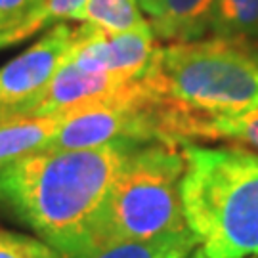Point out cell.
<instances>
[{"instance_id":"obj_6","label":"cell","mask_w":258,"mask_h":258,"mask_svg":"<svg viewBox=\"0 0 258 258\" xmlns=\"http://www.w3.org/2000/svg\"><path fill=\"white\" fill-rule=\"evenodd\" d=\"M75 40V27L57 23L33 46L0 67V120L29 117Z\"/></svg>"},{"instance_id":"obj_18","label":"cell","mask_w":258,"mask_h":258,"mask_svg":"<svg viewBox=\"0 0 258 258\" xmlns=\"http://www.w3.org/2000/svg\"><path fill=\"white\" fill-rule=\"evenodd\" d=\"M142 12H146L149 18H155L157 14L161 12V6H163V0H138Z\"/></svg>"},{"instance_id":"obj_7","label":"cell","mask_w":258,"mask_h":258,"mask_svg":"<svg viewBox=\"0 0 258 258\" xmlns=\"http://www.w3.org/2000/svg\"><path fill=\"white\" fill-rule=\"evenodd\" d=\"M155 48L151 23L128 33H107L90 23H81L75 27V40L65 61L84 73L138 77L148 69Z\"/></svg>"},{"instance_id":"obj_2","label":"cell","mask_w":258,"mask_h":258,"mask_svg":"<svg viewBox=\"0 0 258 258\" xmlns=\"http://www.w3.org/2000/svg\"><path fill=\"white\" fill-rule=\"evenodd\" d=\"M144 81L185 119L233 117L258 109V40L205 37L157 46Z\"/></svg>"},{"instance_id":"obj_19","label":"cell","mask_w":258,"mask_h":258,"mask_svg":"<svg viewBox=\"0 0 258 258\" xmlns=\"http://www.w3.org/2000/svg\"><path fill=\"white\" fill-rule=\"evenodd\" d=\"M194 258H211V256H207V254H205L203 250H201V249H197V250H195V252H194ZM252 258H258V256H252Z\"/></svg>"},{"instance_id":"obj_10","label":"cell","mask_w":258,"mask_h":258,"mask_svg":"<svg viewBox=\"0 0 258 258\" xmlns=\"http://www.w3.org/2000/svg\"><path fill=\"white\" fill-rule=\"evenodd\" d=\"M59 119L61 113L0 120V170L23 157L44 151L54 138Z\"/></svg>"},{"instance_id":"obj_11","label":"cell","mask_w":258,"mask_h":258,"mask_svg":"<svg viewBox=\"0 0 258 258\" xmlns=\"http://www.w3.org/2000/svg\"><path fill=\"white\" fill-rule=\"evenodd\" d=\"M199 247L189 228L138 241H117L69 258H187Z\"/></svg>"},{"instance_id":"obj_3","label":"cell","mask_w":258,"mask_h":258,"mask_svg":"<svg viewBox=\"0 0 258 258\" xmlns=\"http://www.w3.org/2000/svg\"><path fill=\"white\" fill-rule=\"evenodd\" d=\"M182 207L211 258L258 256V153L239 146H182Z\"/></svg>"},{"instance_id":"obj_4","label":"cell","mask_w":258,"mask_h":258,"mask_svg":"<svg viewBox=\"0 0 258 258\" xmlns=\"http://www.w3.org/2000/svg\"><path fill=\"white\" fill-rule=\"evenodd\" d=\"M184 170L182 146L166 142L136 144L111 185L86 250L185 230Z\"/></svg>"},{"instance_id":"obj_5","label":"cell","mask_w":258,"mask_h":258,"mask_svg":"<svg viewBox=\"0 0 258 258\" xmlns=\"http://www.w3.org/2000/svg\"><path fill=\"white\" fill-rule=\"evenodd\" d=\"M148 142L180 146V117L138 75L102 100L63 111L46 149H94Z\"/></svg>"},{"instance_id":"obj_9","label":"cell","mask_w":258,"mask_h":258,"mask_svg":"<svg viewBox=\"0 0 258 258\" xmlns=\"http://www.w3.org/2000/svg\"><path fill=\"white\" fill-rule=\"evenodd\" d=\"M214 0H163L161 12L151 18L153 35L165 42H191L209 35Z\"/></svg>"},{"instance_id":"obj_13","label":"cell","mask_w":258,"mask_h":258,"mask_svg":"<svg viewBox=\"0 0 258 258\" xmlns=\"http://www.w3.org/2000/svg\"><path fill=\"white\" fill-rule=\"evenodd\" d=\"M209 35L258 40V0H214Z\"/></svg>"},{"instance_id":"obj_12","label":"cell","mask_w":258,"mask_h":258,"mask_svg":"<svg viewBox=\"0 0 258 258\" xmlns=\"http://www.w3.org/2000/svg\"><path fill=\"white\" fill-rule=\"evenodd\" d=\"M71 21L90 23L107 33H128L149 25L138 0H84Z\"/></svg>"},{"instance_id":"obj_15","label":"cell","mask_w":258,"mask_h":258,"mask_svg":"<svg viewBox=\"0 0 258 258\" xmlns=\"http://www.w3.org/2000/svg\"><path fill=\"white\" fill-rule=\"evenodd\" d=\"M83 4L84 0H46L27 21H23L14 31L0 37V50L14 46L21 40L37 35L38 31H44V29L48 31L57 23L71 21L75 14L83 8Z\"/></svg>"},{"instance_id":"obj_17","label":"cell","mask_w":258,"mask_h":258,"mask_svg":"<svg viewBox=\"0 0 258 258\" xmlns=\"http://www.w3.org/2000/svg\"><path fill=\"white\" fill-rule=\"evenodd\" d=\"M46 0H0V37L27 21Z\"/></svg>"},{"instance_id":"obj_14","label":"cell","mask_w":258,"mask_h":258,"mask_svg":"<svg viewBox=\"0 0 258 258\" xmlns=\"http://www.w3.org/2000/svg\"><path fill=\"white\" fill-rule=\"evenodd\" d=\"M189 140H228L258 151V109L233 117L195 119Z\"/></svg>"},{"instance_id":"obj_16","label":"cell","mask_w":258,"mask_h":258,"mask_svg":"<svg viewBox=\"0 0 258 258\" xmlns=\"http://www.w3.org/2000/svg\"><path fill=\"white\" fill-rule=\"evenodd\" d=\"M0 258H63L44 241L0 230Z\"/></svg>"},{"instance_id":"obj_8","label":"cell","mask_w":258,"mask_h":258,"mask_svg":"<svg viewBox=\"0 0 258 258\" xmlns=\"http://www.w3.org/2000/svg\"><path fill=\"white\" fill-rule=\"evenodd\" d=\"M130 79L134 77L120 73H84L63 59L29 117H48L94 100H102L117 92Z\"/></svg>"},{"instance_id":"obj_1","label":"cell","mask_w":258,"mask_h":258,"mask_svg":"<svg viewBox=\"0 0 258 258\" xmlns=\"http://www.w3.org/2000/svg\"><path fill=\"white\" fill-rule=\"evenodd\" d=\"M136 144L44 149L0 170V203L63 258L88 249L111 185Z\"/></svg>"}]
</instances>
